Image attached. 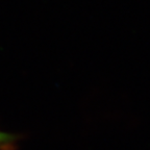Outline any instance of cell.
<instances>
[{"label": "cell", "instance_id": "cell-1", "mask_svg": "<svg viewBox=\"0 0 150 150\" xmlns=\"http://www.w3.org/2000/svg\"><path fill=\"white\" fill-rule=\"evenodd\" d=\"M12 139H13L12 136H9V134H4V132H1V131H0V146L11 143Z\"/></svg>", "mask_w": 150, "mask_h": 150}]
</instances>
